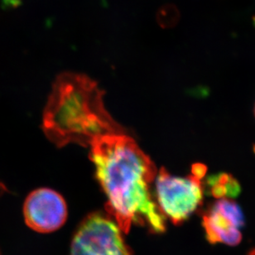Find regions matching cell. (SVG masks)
Returning <instances> with one entry per match:
<instances>
[{"mask_svg": "<svg viewBox=\"0 0 255 255\" xmlns=\"http://www.w3.org/2000/svg\"><path fill=\"white\" fill-rule=\"evenodd\" d=\"M96 177L108 201L106 211L125 233L132 224L147 225L155 233L165 231V217L152 199L150 184L154 163L126 130L95 137L89 145Z\"/></svg>", "mask_w": 255, "mask_h": 255, "instance_id": "6da1fadb", "label": "cell"}, {"mask_svg": "<svg viewBox=\"0 0 255 255\" xmlns=\"http://www.w3.org/2000/svg\"><path fill=\"white\" fill-rule=\"evenodd\" d=\"M23 214L30 228L39 233H50L61 228L66 222L67 207L57 191L40 188L27 196Z\"/></svg>", "mask_w": 255, "mask_h": 255, "instance_id": "5b68a950", "label": "cell"}, {"mask_svg": "<svg viewBox=\"0 0 255 255\" xmlns=\"http://www.w3.org/2000/svg\"><path fill=\"white\" fill-rule=\"evenodd\" d=\"M207 187L211 195L216 198L236 197L241 191L239 182L234 178L233 176L226 173L209 177Z\"/></svg>", "mask_w": 255, "mask_h": 255, "instance_id": "52a82bcc", "label": "cell"}, {"mask_svg": "<svg viewBox=\"0 0 255 255\" xmlns=\"http://www.w3.org/2000/svg\"><path fill=\"white\" fill-rule=\"evenodd\" d=\"M156 181L160 211L175 225L187 221L201 206L203 187L201 180L193 175L187 177H174L162 167Z\"/></svg>", "mask_w": 255, "mask_h": 255, "instance_id": "3957f363", "label": "cell"}, {"mask_svg": "<svg viewBox=\"0 0 255 255\" xmlns=\"http://www.w3.org/2000/svg\"><path fill=\"white\" fill-rule=\"evenodd\" d=\"M245 219L241 207L235 201L221 198L202 216L206 239L211 244L237 246L241 241V228Z\"/></svg>", "mask_w": 255, "mask_h": 255, "instance_id": "8992f818", "label": "cell"}, {"mask_svg": "<svg viewBox=\"0 0 255 255\" xmlns=\"http://www.w3.org/2000/svg\"><path fill=\"white\" fill-rule=\"evenodd\" d=\"M103 96L86 76L60 75L43 113L42 129L48 139L57 147L71 142L89 147L95 137L122 129L105 108Z\"/></svg>", "mask_w": 255, "mask_h": 255, "instance_id": "7a4b0ae2", "label": "cell"}, {"mask_svg": "<svg viewBox=\"0 0 255 255\" xmlns=\"http://www.w3.org/2000/svg\"><path fill=\"white\" fill-rule=\"evenodd\" d=\"M191 171H192L191 174L197 177L199 179L201 180V178H203L204 176L206 174V167L205 165L201 164V163H196V164L194 165L193 167H192Z\"/></svg>", "mask_w": 255, "mask_h": 255, "instance_id": "ba28073f", "label": "cell"}, {"mask_svg": "<svg viewBox=\"0 0 255 255\" xmlns=\"http://www.w3.org/2000/svg\"><path fill=\"white\" fill-rule=\"evenodd\" d=\"M121 231L110 215L91 214L74 236L71 255H131Z\"/></svg>", "mask_w": 255, "mask_h": 255, "instance_id": "277c9868", "label": "cell"}]
</instances>
